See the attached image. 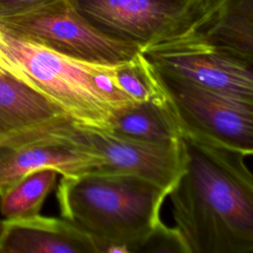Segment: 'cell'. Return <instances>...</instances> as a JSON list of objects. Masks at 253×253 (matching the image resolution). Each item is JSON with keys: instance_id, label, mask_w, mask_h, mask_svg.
<instances>
[{"instance_id": "obj_1", "label": "cell", "mask_w": 253, "mask_h": 253, "mask_svg": "<svg viewBox=\"0 0 253 253\" xmlns=\"http://www.w3.org/2000/svg\"><path fill=\"white\" fill-rule=\"evenodd\" d=\"M179 140L183 170L167 197L187 253H251L249 155L186 133Z\"/></svg>"}, {"instance_id": "obj_2", "label": "cell", "mask_w": 253, "mask_h": 253, "mask_svg": "<svg viewBox=\"0 0 253 253\" xmlns=\"http://www.w3.org/2000/svg\"><path fill=\"white\" fill-rule=\"evenodd\" d=\"M168 192L138 176L91 171L61 176L60 216L96 243L100 253L138 252L161 220Z\"/></svg>"}, {"instance_id": "obj_3", "label": "cell", "mask_w": 253, "mask_h": 253, "mask_svg": "<svg viewBox=\"0 0 253 253\" xmlns=\"http://www.w3.org/2000/svg\"><path fill=\"white\" fill-rule=\"evenodd\" d=\"M109 66L64 55L0 24V69L47 97L77 126L110 130L121 111L98 85Z\"/></svg>"}, {"instance_id": "obj_4", "label": "cell", "mask_w": 253, "mask_h": 253, "mask_svg": "<svg viewBox=\"0 0 253 253\" xmlns=\"http://www.w3.org/2000/svg\"><path fill=\"white\" fill-rule=\"evenodd\" d=\"M154 69L180 133L252 155L253 102L226 96Z\"/></svg>"}, {"instance_id": "obj_5", "label": "cell", "mask_w": 253, "mask_h": 253, "mask_svg": "<svg viewBox=\"0 0 253 253\" xmlns=\"http://www.w3.org/2000/svg\"><path fill=\"white\" fill-rule=\"evenodd\" d=\"M0 24L64 55L90 62L116 64L140 51L134 42L95 28L72 0H55L32 11L0 18Z\"/></svg>"}, {"instance_id": "obj_6", "label": "cell", "mask_w": 253, "mask_h": 253, "mask_svg": "<svg viewBox=\"0 0 253 253\" xmlns=\"http://www.w3.org/2000/svg\"><path fill=\"white\" fill-rule=\"evenodd\" d=\"M76 10L103 33L141 48L187 34L206 0H72Z\"/></svg>"}, {"instance_id": "obj_7", "label": "cell", "mask_w": 253, "mask_h": 253, "mask_svg": "<svg viewBox=\"0 0 253 253\" xmlns=\"http://www.w3.org/2000/svg\"><path fill=\"white\" fill-rule=\"evenodd\" d=\"M160 72L226 96L253 102V62L184 35L140 49Z\"/></svg>"}, {"instance_id": "obj_8", "label": "cell", "mask_w": 253, "mask_h": 253, "mask_svg": "<svg viewBox=\"0 0 253 253\" xmlns=\"http://www.w3.org/2000/svg\"><path fill=\"white\" fill-rule=\"evenodd\" d=\"M75 126L55 103L0 69V151L63 134Z\"/></svg>"}, {"instance_id": "obj_9", "label": "cell", "mask_w": 253, "mask_h": 253, "mask_svg": "<svg viewBox=\"0 0 253 253\" xmlns=\"http://www.w3.org/2000/svg\"><path fill=\"white\" fill-rule=\"evenodd\" d=\"M79 129L104 159L103 167L97 171L138 176L169 194L183 170L179 138L158 143L125 137L110 130L80 126Z\"/></svg>"}, {"instance_id": "obj_10", "label": "cell", "mask_w": 253, "mask_h": 253, "mask_svg": "<svg viewBox=\"0 0 253 253\" xmlns=\"http://www.w3.org/2000/svg\"><path fill=\"white\" fill-rule=\"evenodd\" d=\"M102 155L83 137L79 126L21 147L0 151V194L31 172L51 168L61 176L97 171Z\"/></svg>"}, {"instance_id": "obj_11", "label": "cell", "mask_w": 253, "mask_h": 253, "mask_svg": "<svg viewBox=\"0 0 253 253\" xmlns=\"http://www.w3.org/2000/svg\"><path fill=\"white\" fill-rule=\"evenodd\" d=\"M0 253H100L83 230L63 217L4 219Z\"/></svg>"}, {"instance_id": "obj_12", "label": "cell", "mask_w": 253, "mask_h": 253, "mask_svg": "<svg viewBox=\"0 0 253 253\" xmlns=\"http://www.w3.org/2000/svg\"><path fill=\"white\" fill-rule=\"evenodd\" d=\"M185 35L253 62V0H206Z\"/></svg>"}, {"instance_id": "obj_13", "label": "cell", "mask_w": 253, "mask_h": 253, "mask_svg": "<svg viewBox=\"0 0 253 253\" xmlns=\"http://www.w3.org/2000/svg\"><path fill=\"white\" fill-rule=\"evenodd\" d=\"M166 100V99H165ZM110 131L147 142H171L180 136L179 128L166 104L142 102L117 112Z\"/></svg>"}, {"instance_id": "obj_14", "label": "cell", "mask_w": 253, "mask_h": 253, "mask_svg": "<svg viewBox=\"0 0 253 253\" xmlns=\"http://www.w3.org/2000/svg\"><path fill=\"white\" fill-rule=\"evenodd\" d=\"M58 176L59 173L51 168L26 175L0 194L1 213L7 219L39 214Z\"/></svg>"}, {"instance_id": "obj_15", "label": "cell", "mask_w": 253, "mask_h": 253, "mask_svg": "<svg viewBox=\"0 0 253 253\" xmlns=\"http://www.w3.org/2000/svg\"><path fill=\"white\" fill-rule=\"evenodd\" d=\"M117 87L135 103L165 104V94L152 64L139 51L131 59L120 62L115 70Z\"/></svg>"}, {"instance_id": "obj_16", "label": "cell", "mask_w": 253, "mask_h": 253, "mask_svg": "<svg viewBox=\"0 0 253 253\" xmlns=\"http://www.w3.org/2000/svg\"><path fill=\"white\" fill-rule=\"evenodd\" d=\"M138 252L187 253V250L177 229L160 220Z\"/></svg>"}, {"instance_id": "obj_17", "label": "cell", "mask_w": 253, "mask_h": 253, "mask_svg": "<svg viewBox=\"0 0 253 253\" xmlns=\"http://www.w3.org/2000/svg\"><path fill=\"white\" fill-rule=\"evenodd\" d=\"M55 0H0V18L23 14Z\"/></svg>"}, {"instance_id": "obj_18", "label": "cell", "mask_w": 253, "mask_h": 253, "mask_svg": "<svg viewBox=\"0 0 253 253\" xmlns=\"http://www.w3.org/2000/svg\"><path fill=\"white\" fill-rule=\"evenodd\" d=\"M3 231H4V220L0 219V240L3 235Z\"/></svg>"}]
</instances>
